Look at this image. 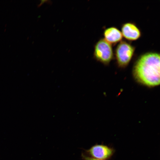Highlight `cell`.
Listing matches in <instances>:
<instances>
[{
    "instance_id": "2",
    "label": "cell",
    "mask_w": 160,
    "mask_h": 160,
    "mask_svg": "<svg viewBox=\"0 0 160 160\" xmlns=\"http://www.w3.org/2000/svg\"><path fill=\"white\" fill-rule=\"evenodd\" d=\"M135 47L130 43L125 40L121 41L116 46L115 56L118 66L121 68L126 67L131 60Z\"/></svg>"
},
{
    "instance_id": "4",
    "label": "cell",
    "mask_w": 160,
    "mask_h": 160,
    "mask_svg": "<svg viewBox=\"0 0 160 160\" xmlns=\"http://www.w3.org/2000/svg\"><path fill=\"white\" fill-rule=\"evenodd\" d=\"M115 152V149L112 147L104 144H96L86 150L84 153L94 158L108 160L112 157Z\"/></svg>"
},
{
    "instance_id": "5",
    "label": "cell",
    "mask_w": 160,
    "mask_h": 160,
    "mask_svg": "<svg viewBox=\"0 0 160 160\" xmlns=\"http://www.w3.org/2000/svg\"><path fill=\"white\" fill-rule=\"evenodd\" d=\"M121 33L125 39L129 41L136 40L141 36L140 29L136 24L132 22L123 24L121 26Z\"/></svg>"
},
{
    "instance_id": "6",
    "label": "cell",
    "mask_w": 160,
    "mask_h": 160,
    "mask_svg": "<svg viewBox=\"0 0 160 160\" xmlns=\"http://www.w3.org/2000/svg\"><path fill=\"white\" fill-rule=\"evenodd\" d=\"M104 38L112 44H115L122 40L123 36L121 31L116 27H110L106 28L103 32Z\"/></svg>"
},
{
    "instance_id": "3",
    "label": "cell",
    "mask_w": 160,
    "mask_h": 160,
    "mask_svg": "<svg viewBox=\"0 0 160 160\" xmlns=\"http://www.w3.org/2000/svg\"><path fill=\"white\" fill-rule=\"evenodd\" d=\"M114 54L112 45L104 38H101L95 46L94 56L98 61L105 65L109 64Z\"/></svg>"
},
{
    "instance_id": "1",
    "label": "cell",
    "mask_w": 160,
    "mask_h": 160,
    "mask_svg": "<svg viewBox=\"0 0 160 160\" xmlns=\"http://www.w3.org/2000/svg\"><path fill=\"white\" fill-rule=\"evenodd\" d=\"M133 73L139 83L152 87L160 84V54L148 52L140 55L136 61Z\"/></svg>"
},
{
    "instance_id": "7",
    "label": "cell",
    "mask_w": 160,
    "mask_h": 160,
    "mask_svg": "<svg viewBox=\"0 0 160 160\" xmlns=\"http://www.w3.org/2000/svg\"><path fill=\"white\" fill-rule=\"evenodd\" d=\"M81 156L84 160H102L89 157L86 155L85 154L83 153L81 155Z\"/></svg>"
}]
</instances>
